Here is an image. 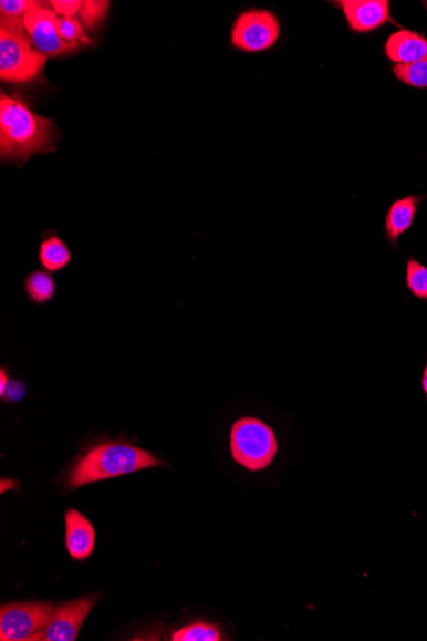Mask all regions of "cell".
Listing matches in <instances>:
<instances>
[{
	"mask_svg": "<svg viewBox=\"0 0 427 641\" xmlns=\"http://www.w3.org/2000/svg\"><path fill=\"white\" fill-rule=\"evenodd\" d=\"M160 466H164L160 457L139 448L134 443L121 438L97 441L90 443L84 452L73 459L65 484L73 490L87 484Z\"/></svg>",
	"mask_w": 427,
	"mask_h": 641,
	"instance_id": "cell-1",
	"label": "cell"
},
{
	"mask_svg": "<svg viewBox=\"0 0 427 641\" xmlns=\"http://www.w3.org/2000/svg\"><path fill=\"white\" fill-rule=\"evenodd\" d=\"M51 118L39 116L20 97H0V154L3 159L24 162L31 155L55 149Z\"/></svg>",
	"mask_w": 427,
	"mask_h": 641,
	"instance_id": "cell-2",
	"label": "cell"
},
{
	"mask_svg": "<svg viewBox=\"0 0 427 641\" xmlns=\"http://www.w3.org/2000/svg\"><path fill=\"white\" fill-rule=\"evenodd\" d=\"M48 56L32 45L23 20H0V79L11 84H24L41 76Z\"/></svg>",
	"mask_w": 427,
	"mask_h": 641,
	"instance_id": "cell-3",
	"label": "cell"
},
{
	"mask_svg": "<svg viewBox=\"0 0 427 641\" xmlns=\"http://www.w3.org/2000/svg\"><path fill=\"white\" fill-rule=\"evenodd\" d=\"M229 447L235 462L250 472H261L273 464L278 441L275 433L258 417H241L232 425Z\"/></svg>",
	"mask_w": 427,
	"mask_h": 641,
	"instance_id": "cell-4",
	"label": "cell"
},
{
	"mask_svg": "<svg viewBox=\"0 0 427 641\" xmlns=\"http://www.w3.org/2000/svg\"><path fill=\"white\" fill-rule=\"evenodd\" d=\"M55 607L52 603L23 602L2 606L0 610V640H43Z\"/></svg>",
	"mask_w": 427,
	"mask_h": 641,
	"instance_id": "cell-5",
	"label": "cell"
},
{
	"mask_svg": "<svg viewBox=\"0 0 427 641\" xmlns=\"http://www.w3.org/2000/svg\"><path fill=\"white\" fill-rule=\"evenodd\" d=\"M281 35L277 15L264 10H251L240 14L233 24L232 44L246 53H260L272 48Z\"/></svg>",
	"mask_w": 427,
	"mask_h": 641,
	"instance_id": "cell-6",
	"label": "cell"
},
{
	"mask_svg": "<svg viewBox=\"0 0 427 641\" xmlns=\"http://www.w3.org/2000/svg\"><path fill=\"white\" fill-rule=\"evenodd\" d=\"M49 6L37 8L22 18L32 45L49 59L77 53L80 45L65 43L61 38L60 18L53 10H49Z\"/></svg>",
	"mask_w": 427,
	"mask_h": 641,
	"instance_id": "cell-7",
	"label": "cell"
},
{
	"mask_svg": "<svg viewBox=\"0 0 427 641\" xmlns=\"http://www.w3.org/2000/svg\"><path fill=\"white\" fill-rule=\"evenodd\" d=\"M101 596L75 599L55 608L43 632L45 641H75L79 632Z\"/></svg>",
	"mask_w": 427,
	"mask_h": 641,
	"instance_id": "cell-8",
	"label": "cell"
},
{
	"mask_svg": "<svg viewBox=\"0 0 427 641\" xmlns=\"http://www.w3.org/2000/svg\"><path fill=\"white\" fill-rule=\"evenodd\" d=\"M346 18L351 31L368 34L393 22L387 0H342L336 2Z\"/></svg>",
	"mask_w": 427,
	"mask_h": 641,
	"instance_id": "cell-9",
	"label": "cell"
},
{
	"mask_svg": "<svg viewBox=\"0 0 427 641\" xmlns=\"http://www.w3.org/2000/svg\"><path fill=\"white\" fill-rule=\"evenodd\" d=\"M95 530L92 523L76 509L65 513V548L73 560H86L93 555Z\"/></svg>",
	"mask_w": 427,
	"mask_h": 641,
	"instance_id": "cell-10",
	"label": "cell"
},
{
	"mask_svg": "<svg viewBox=\"0 0 427 641\" xmlns=\"http://www.w3.org/2000/svg\"><path fill=\"white\" fill-rule=\"evenodd\" d=\"M385 54L396 65L420 62L427 56V39L409 30L394 32L385 43Z\"/></svg>",
	"mask_w": 427,
	"mask_h": 641,
	"instance_id": "cell-11",
	"label": "cell"
},
{
	"mask_svg": "<svg viewBox=\"0 0 427 641\" xmlns=\"http://www.w3.org/2000/svg\"><path fill=\"white\" fill-rule=\"evenodd\" d=\"M424 199V196H407L392 204L385 217V236L392 244L394 249H397L398 238L404 236L410 227H413L418 204Z\"/></svg>",
	"mask_w": 427,
	"mask_h": 641,
	"instance_id": "cell-12",
	"label": "cell"
},
{
	"mask_svg": "<svg viewBox=\"0 0 427 641\" xmlns=\"http://www.w3.org/2000/svg\"><path fill=\"white\" fill-rule=\"evenodd\" d=\"M71 251L59 236H49L40 245L39 259L49 272H59L71 262Z\"/></svg>",
	"mask_w": 427,
	"mask_h": 641,
	"instance_id": "cell-13",
	"label": "cell"
},
{
	"mask_svg": "<svg viewBox=\"0 0 427 641\" xmlns=\"http://www.w3.org/2000/svg\"><path fill=\"white\" fill-rule=\"evenodd\" d=\"M227 640L219 623L196 620L171 634V641H221Z\"/></svg>",
	"mask_w": 427,
	"mask_h": 641,
	"instance_id": "cell-14",
	"label": "cell"
},
{
	"mask_svg": "<svg viewBox=\"0 0 427 641\" xmlns=\"http://www.w3.org/2000/svg\"><path fill=\"white\" fill-rule=\"evenodd\" d=\"M24 291H27L28 298L39 306L51 301L56 291L54 278L49 272L35 270L24 281Z\"/></svg>",
	"mask_w": 427,
	"mask_h": 641,
	"instance_id": "cell-15",
	"label": "cell"
},
{
	"mask_svg": "<svg viewBox=\"0 0 427 641\" xmlns=\"http://www.w3.org/2000/svg\"><path fill=\"white\" fill-rule=\"evenodd\" d=\"M427 11V2L424 3ZM394 76H396L404 84L416 87H427V56L420 62L409 65H394Z\"/></svg>",
	"mask_w": 427,
	"mask_h": 641,
	"instance_id": "cell-16",
	"label": "cell"
},
{
	"mask_svg": "<svg viewBox=\"0 0 427 641\" xmlns=\"http://www.w3.org/2000/svg\"><path fill=\"white\" fill-rule=\"evenodd\" d=\"M406 286L416 299L427 301V267L409 259L406 268Z\"/></svg>",
	"mask_w": 427,
	"mask_h": 641,
	"instance_id": "cell-17",
	"label": "cell"
},
{
	"mask_svg": "<svg viewBox=\"0 0 427 641\" xmlns=\"http://www.w3.org/2000/svg\"><path fill=\"white\" fill-rule=\"evenodd\" d=\"M110 2L106 0H82L79 13L81 23L87 29H94L104 20Z\"/></svg>",
	"mask_w": 427,
	"mask_h": 641,
	"instance_id": "cell-18",
	"label": "cell"
},
{
	"mask_svg": "<svg viewBox=\"0 0 427 641\" xmlns=\"http://www.w3.org/2000/svg\"><path fill=\"white\" fill-rule=\"evenodd\" d=\"M59 30L61 38L69 44L94 45L93 40L86 35L84 24L76 18H60Z\"/></svg>",
	"mask_w": 427,
	"mask_h": 641,
	"instance_id": "cell-19",
	"label": "cell"
},
{
	"mask_svg": "<svg viewBox=\"0 0 427 641\" xmlns=\"http://www.w3.org/2000/svg\"><path fill=\"white\" fill-rule=\"evenodd\" d=\"M48 4L37 2V0H2V2H0V12H2L3 18L21 19V15Z\"/></svg>",
	"mask_w": 427,
	"mask_h": 641,
	"instance_id": "cell-20",
	"label": "cell"
},
{
	"mask_svg": "<svg viewBox=\"0 0 427 641\" xmlns=\"http://www.w3.org/2000/svg\"><path fill=\"white\" fill-rule=\"evenodd\" d=\"M82 0H52L49 2L53 8L56 15H61L62 19L76 18L80 13Z\"/></svg>",
	"mask_w": 427,
	"mask_h": 641,
	"instance_id": "cell-21",
	"label": "cell"
},
{
	"mask_svg": "<svg viewBox=\"0 0 427 641\" xmlns=\"http://www.w3.org/2000/svg\"><path fill=\"white\" fill-rule=\"evenodd\" d=\"M24 396L23 384L19 381H10L6 391L2 393V399L6 402H19Z\"/></svg>",
	"mask_w": 427,
	"mask_h": 641,
	"instance_id": "cell-22",
	"label": "cell"
},
{
	"mask_svg": "<svg viewBox=\"0 0 427 641\" xmlns=\"http://www.w3.org/2000/svg\"><path fill=\"white\" fill-rule=\"evenodd\" d=\"M8 383H10V380H8L6 369H2V372H0V394L6 391Z\"/></svg>",
	"mask_w": 427,
	"mask_h": 641,
	"instance_id": "cell-23",
	"label": "cell"
},
{
	"mask_svg": "<svg viewBox=\"0 0 427 641\" xmlns=\"http://www.w3.org/2000/svg\"><path fill=\"white\" fill-rule=\"evenodd\" d=\"M421 387L425 394V399L427 400V363L424 368L423 378H421Z\"/></svg>",
	"mask_w": 427,
	"mask_h": 641,
	"instance_id": "cell-24",
	"label": "cell"
}]
</instances>
